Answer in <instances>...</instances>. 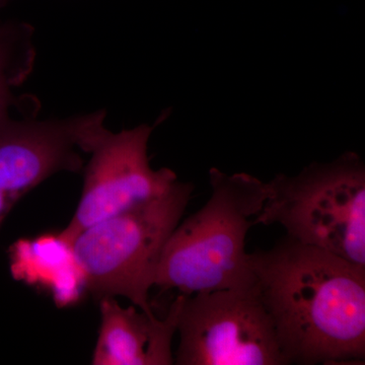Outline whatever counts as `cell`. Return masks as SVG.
<instances>
[{
	"label": "cell",
	"mask_w": 365,
	"mask_h": 365,
	"mask_svg": "<svg viewBox=\"0 0 365 365\" xmlns=\"http://www.w3.org/2000/svg\"><path fill=\"white\" fill-rule=\"evenodd\" d=\"M249 265L287 364H364L365 267L287 235Z\"/></svg>",
	"instance_id": "cell-1"
},
{
	"label": "cell",
	"mask_w": 365,
	"mask_h": 365,
	"mask_svg": "<svg viewBox=\"0 0 365 365\" xmlns=\"http://www.w3.org/2000/svg\"><path fill=\"white\" fill-rule=\"evenodd\" d=\"M209 182L207 202L179 223L163 247L155 287L191 295L254 282L246 239L265 203L266 184L215 168L209 170Z\"/></svg>",
	"instance_id": "cell-2"
},
{
	"label": "cell",
	"mask_w": 365,
	"mask_h": 365,
	"mask_svg": "<svg viewBox=\"0 0 365 365\" xmlns=\"http://www.w3.org/2000/svg\"><path fill=\"white\" fill-rule=\"evenodd\" d=\"M266 201L255 225H280L287 237L365 267V165L348 151L314 163L294 176L265 182Z\"/></svg>",
	"instance_id": "cell-3"
},
{
	"label": "cell",
	"mask_w": 365,
	"mask_h": 365,
	"mask_svg": "<svg viewBox=\"0 0 365 365\" xmlns=\"http://www.w3.org/2000/svg\"><path fill=\"white\" fill-rule=\"evenodd\" d=\"M193 185L178 181L165 195L95 223L68 244L88 290L98 297H124L153 314L150 288L163 247L191 200Z\"/></svg>",
	"instance_id": "cell-4"
},
{
	"label": "cell",
	"mask_w": 365,
	"mask_h": 365,
	"mask_svg": "<svg viewBox=\"0 0 365 365\" xmlns=\"http://www.w3.org/2000/svg\"><path fill=\"white\" fill-rule=\"evenodd\" d=\"M177 332V365L287 364L255 280L245 287L182 294Z\"/></svg>",
	"instance_id": "cell-5"
},
{
	"label": "cell",
	"mask_w": 365,
	"mask_h": 365,
	"mask_svg": "<svg viewBox=\"0 0 365 365\" xmlns=\"http://www.w3.org/2000/svg\"><path fill=\"white\" fill-rule=\"evenodd\" d=\"M105 109L71 117L38 120L34 115L0 120V227L26 194L61 172L83 170L108 129Z\"/></svg>",
	"instance_id": "cell-6"
},
{
	"label": "cell",
	"mask_w": 365,
	"mask_h": 365,
	"mask_svg": "<svg viewBox=\"0 0 365 365\" xmlns=\"http://www.w3.org/2000/svg\"><path fill=\"white\" fill-rule=\"evenodd\" d=\"M153 127L108 130L83 167V187L73 217L59 235L64 245L90 227L123 211L165 195L174 188V170H153L148 157Z\"/></svg>",
	"instance_id": "cell-7"
},
{
	"label": "cell",
	"mask_w": 365,
	"mask_h": 365,
	"mask_svg": "<svg viewBox=\"0 0 365 365\" xmlns=\"http://www.w3.org/2000/svg\"><path fill=\"white\" fill-rule=\"evenodd\" d=\"M182 294L170 304L165 318L122 307L114 297L100 299L101 325L93 365L174 364L172 342L177 333Z\"/></svg>",
	"instance_id": "cell-8"
},
{
	"label": "cell",
	"mask_w": 365,
	"mask_h": 365,
	"mask_svg": "<svg viewBox=\"0 0 365 365\" xmlns=\"http://www.w3.org/2000/svg\"><path fill=\"white\" fill-rule=\"evenodd\" d=\"M35 29L26 21H0V120L11 116V110L37 113L39 107L23 106L31 100L19 98L16 88L25 83L35 67L37 50Z\"/></svg>",
	"instance_id": "cell-9"
},
{
	"label": "cell",
	"mask_w": 365,
	"mask_h": 365,
	"mask_svg": "<svg viewBox=\"0 0 365 365\" xmlns=\"http://www.w3.org/2000/svg\"><path fill=\"white\" fill-rule=\"evenodd\" d=\"M9 1V0H0V11H1V9L6 6L7 2Z\"/></svg>",
	"instance_id": "cell-10"
}]
</instances>
